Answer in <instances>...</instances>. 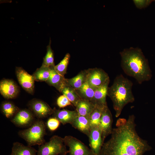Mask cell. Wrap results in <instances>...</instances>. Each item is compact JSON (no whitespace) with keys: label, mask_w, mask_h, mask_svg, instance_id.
Listing matches in <instances>:
<instances>
[{"label":"cell","mask_w":155,"mask_h":155,"mask_svg":"<svg viewBox=\"0 0 155 155\" xmlns=\"http://www.w3.org/2000/svg\"><path fill=\"white\" fill-rule=\"evenodd\" d=\"M135 117L119 118L113 129L110 138L103 143L100 155H143L151 147L138 135Z\"/></svg>","instance_id":"1"},{"label":"cell","mask_w":155,"mask_h":155,"mask_svg":"<svg viewBox=\"0 0 155 155\" xmlns=\"http://www.w3.org/2000/svg\"><path fill=\"white\" fill-rule=\"evenodd\" d=\"M121 66L124 73L134 78L140 84L150 80L152 77L147 59L142 50L131 47L120 53Z\"/></svg>","instance_id":"2"},{"label":"cell","mask_w":155,"mask_h":155,"mask_svg":"<svg viewBox=\"0 0 155 155\" xmlns=\"http://www.w3.org/2000/svg\"><path fill=\"white\" fill-rule=\"evenodd\" d=\"M133 85L131 81L120 74L115 78L112 85L108 87L107 95L112 102L116 117L120 116L126 105L134 101Z\"/></svg>","instance_id":"3"},{"label":"cell","mask_w":155,"mask_h":155,"mask_svg":"<svg viewBox=\"0 0 155 155\" xmlns=\"http://www.w3.org/2000/svg\"><path fill=\"white\" fill-rule=\"evenodd\" d=\"M18 133L30 146H39L46 142L44 138L46 133V126L41 120L33 122L29 128L19 131Z\"/></svg>","instance_id":"4"},{"label":"cell","mask_w":155,"mask_h":155,"mask_svg":"<svg viewBox=\"0 0 155 155\" xmlns=\"http://www.w3.org/2000/svg\"><path fill=\"white\" fill-rule=\"evenodd\" d=\"M68 153L63 138L54 135L49 140L39 146L37 155H67Z\"/></svg>","instance_id":"5"},{"label":"cell","mask_w":155,"mask_h":155,"mask_svg":"<svg viewBox=\"0 0 155 155\" xmlns=\"http://www.w3.org/2000/svg\"><path fill=\"white\" fill-rule=\"evenodd\" d=\"M63 139L64 144L69 148V155H94L90 149L76 138L66 135Z\"/></svg>","instance_id":"6"},{"label":"cell","mask_w":155,"mask_h":155,"mask_svg":"<svg viewBox=\"0 0 155 155\" xmlns=\"http://www.w3.org/2000/svg\"><path fill=\"white\" fill-rule=\"evenodd\" d=\"M87 71L86 82L95 89L110 81L108 74L102 69L89 68Z\"/></svg>","instance_id":"7"},{"label":"cell","mask_w":155,"mask_h":155,"mask_svg":"<svg viewBox=\"0 0 155 155\" xmlns=\"http://www.w3.org/2000/svg\"><path fill=\"white\" fill-rule=\"evenodd\" d=\"M113 122L112 114L107 105L103 110L99 126L101 131L103 143L106 138L111 133L113 129Z\"/></svg>","instance_id":"8"},{"label":"cell","mask_w":155,"mask_h":155,"mask_svg":"<svg viewBox=\"0 0 155 155\" xmlns=\"http://www.w3.org/2000/svg\"><path fill=\"white\" fill-rule=\"evenodd\" d=\"M16 72L18 80L21 86L28 93L33 94L35 81L33 75L20 67H16Z\"/></svg>","instance_id":"9"},{"label":"cell","mask_w":155,"mask_h":155,"mask_svg":"<svg viewBox=\"0 0 155 155\" xmlns=\"http://www.w3.org/2000/svg\"><path fill=\"white\" fill-rule=\"evenodd\" d=\"M30 108L34 115L39 118H44L53 113V110L46 102L42 100L34 99L29 103Z\"/></svg>","instance_id":"10"},{"label":"cell","mask_w":155,"mask_h":155,"mask_svg":"<svg viewBox=\"0 0 155 155\" xmlns=\"http://www.w3.org/2000/svg\"><path fill=\"white\" fill-rule=\"evenodd\" d=\"M88 137L90 150L94 155H100L103 143L99 127L91 128Z\"/></svg>","instance_id":"11"},{"label":"cell","mask_w":155,"mask_h":155,"mask_svg":"<svg viewBox=\"0 0 155 155\" xmlns=\"http://www.w3.org/2000/svg\"><path fill=\"white\" fill-rule=\"evenodd\" d=\"M109 82L110 81H108L96 89L94 96L90 101L95 107L103 109L107 105L106 96Z\"/></svg>","instance_id":"12"},{"label":"cell","mask_w":155,"mask_h":155,"mask_svg":"<svg viewBox=\"0 0 155 155\" xmlns=\"http://www.w3.org/2000/svg\"><path fill=\"white\" fill-rule=\"evenodd\" d=\"M17 84L11 80L4 79L0 82V92L5 98L9 99L16 98L19 93Z\"/></svg>","instance_id":"13"},{"label":"cell","mask_w":155,"mask_h":155,"mask_svg":"<svg viewBox=\"0 0 155 155\" xmlns=\"http://www.w3.org/2000/svg\"><path fill=\"white\" fill-rule=\"evenodd\" d=\"M34 120L33 113L27 109L20 110L11 120L17 126L25 127L32 125Z\"/></svg>","instance_id":"14"},{"label":"cell","mask_w":155,"mask_h":155,"mask_svg":"<svg viewBox=\"0 0 155 155\" xmlns=\"http://www.w3.org/2000/svg\"><path fill=\"white\" fill-rule=\"evenodd\" d=\"M53 117L57 119L63 125L67 123L71 124L78 115L77 111L63 109L58 110L55 108L53 109Z\"/></svg>","instance_id":"15"},{"label":"cell","mask_w":155,"mask_h":155,"mask_svg":"<svg viewBox=\"0 0 155 155\" xmlns=\"http://www.w3.org/2000/svg\"><path fill=\"white\" fill-rule=\"evenodd\" d=\"M71 125L75 128L88 136L91 129L89 117L78 115Z\"/></svg>","instance_id":"16"},{"label":"cell","mask_w":155,"mask_h":155,"mask_svg":"<svg viewBox=\"0 0 155 155\" xmlns=\"http://www.w3.org/2000/svg\"><path fill=\"white\" fill-rule=\"evenodd\" d=\"M37 152V150L31 146L16 142L13 143L11 152L9 155H36Z\"/></svg>","instance_id":"17"},{"label":"cell","mask_w":155,"mask_h":155,"mask_svg":"<svg viewBox=\"0 0 155 155\" xmlns=\"http://www.w3.org/2000/svg\"><path fill=\"white\" fill-rule=\"evenodd\" d=\"M87 75V70L82 71L73 78L66 79L65 83L75 89H78L86 82Z\"/></svg>","instance_id":"18"},{"label":"cell","mask_w":155,"mask_h":155,"mask_svg":"<svg viewBox=\"0 0 155 155\" xmlns=\"http://www.w3.org/2000/svg\"><path fill=\"white\" fill-rule=\"evenodd\" d=\"M65 79L64 77L57 73L54 68H51L50 76L46 82L60 92L62 86L65 84Z\"/></svg>","instance_id":"19"},{"label":"cell","mask_w":155,"mask_h":155,"mask_svg":"<svg viewBox=\"0 0 155 155\" xmlns=\"http://www.w3.org/2000/svg\"><path fill=\"white\" fill-rule=\"evenodd\" d=\"M75 107L79 115L89 117L95 106L90 101L81 99Z\"/></svg>","instance_id":"20"},{"label":"cell","mask_w":155,"mask_h":155,"mask_svg":"<svg viewBox=\"0 0 155 155\" xmlns=\"http://www.w3.org/2000/svg\"><path fill=\"white\" fill-rule=\"evenodd\" d=\"M96 89L86 82L80 88L75 90L81 99L90 102Z\"/></svg>","instance_id":"21"},{"label":"cell","mask_w":155,"mask_h":155,"mask_svg":"<svg viewBox=\"0 0 155 155\" xmlns=\"http://www.w3.org/2000/svg\"><path fill=\"white\" fill-rule=\"evenodd\" d=\"M60 92L65 96L75 107L81 99L75 90L66 83L62 86Z\"/></svg>","instance_id":"22"},{"label":"cell","mask_w":155,"mask_h":155,"mask_svg":"<svg viewBox=\"0 0 155 155\" xmlns=\"http://www.w3.org/2000/svg\"><path fill=\"white\" fill-rule=\"evenodd\" d=\"M51 70V68L50 67L42 65L32 75L35 80L46 82L50 76Z\"/></svg>","instance_id":"23"},{"label":"cell","mask_w":155,"mask_h":155,"mask_svg":"<svg viewBox=\"0 0 155 155\" xmlns=\"http://www.w3.org/2000/svg\"><path fill=\"white\" fill-rule=\"evenodd\" d=\"M1 109L3 114L7 118L14 116L20 110L18 107L9 102H3L1 104Z\"/></svg>","instance_id":"24"},{"label":"cell","mask_w":155,"mask_h":155,"mask_svg":"<svg viewBox=\"0 0 155 155\" xmlns=\"http://www.w3.org/2000/svg\"><path fill=\"white\" fill-rule=\"evenodd\" d=\"M51 39L48 45L47 46L46 54L43 59L42 65L54 68L55 66L54 61L53 51L51 47Z\"/></svg>","instance_id":"25"},{"label":"cell","mask_w":155,"mask_h":155,"mask_svg":"<svg viewBox=\"0 0 155 155\" xmlns=\"http://www.w3.org/2000/svg\"><path fill=\"white\" fill-rule=\"evenodd\" d=\"M103 109L95 107L90 115L89 118L91 128L95 127H99Z\"/></svg>","instance_id":"26"},{"label":"cell","mask_w":155,"mask_h":155,"mask_svg":"<svg viewBox=\"0 0 155 155\" xmlns=\"http://www.w3.org/2000/svg\"><path fill=\"white\" fill-rule=\"evenodd\" d=\"M70 58V54L67 53L63 59L54 67V69L56 72L62 76L64 77L66 73Z\"/></svg>","instance_id":"27"},{"label":"cell","mask_w":155,"mask_h":155,"mask_svg":"<svg viewBox=\"0 0 155 155\" xmlns=\"http://www.w3.org/2000/svg\"><path fill=\"white\" fill-rule=\"evenodd\" d=\"M60 122L55 117L49 118L46 123L47 126L51 131H53L56 130L59 127Z\"/></svg>","instance_id":"28"},{"label":"cell","mask_w":155,"mask_h":155,"mask_svg":"<svg viewBox=\"0 0 155 155\" xmlns=\"http://www.w3.org/2000/svg\"><path fill=\"white\" fill-rule=\"evenodd\" d=\"M57 103L58 106L60 108H64L72 105L70 101L63 95L60 96L58 98Z\"/></svg>","instance_id":"29"},{"label":"cell","mask_w":155,"mask_h":155,"mask_svg":"<svg viewBox=\"0 0 155 155\" xmlns=\"http://www.w3.org/2000/svg\"><path fill=\"white\" fill-rule=\"evenodd\" d=\"M154 0H133V1L136 7L141 9L149 6Z\"/></svg>","instance_id":"30"},{"label":"cell","mask_w":155,"mask_h":155,"mask_svg":"<svg viewBox=\"0 0 155 155\" xmlns=\"http://www.w3.org/2000/svg\"><path fill=\"white\" fill-rule=\"evenodd\" d=\"M154 1H155V0H154Z\"/></svg>","instance_id":"31"}]
</instances>
